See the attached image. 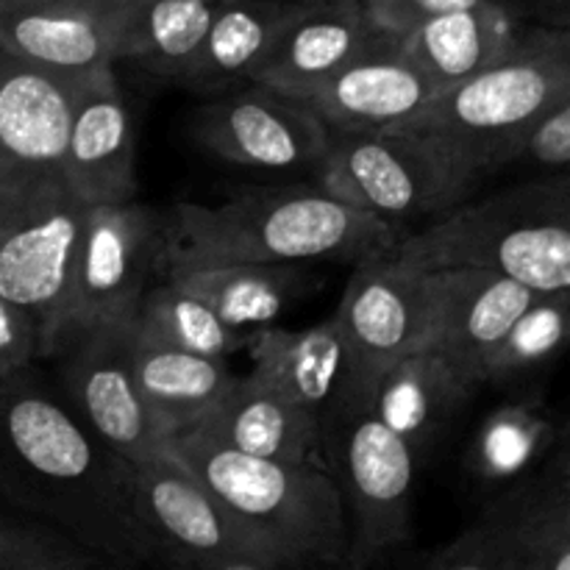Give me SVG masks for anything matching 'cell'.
I'll list each match as a JSON object with an SVG mask.
<instances>
[{
    "label": "cell",
    "mask_w": 570,
    "mask_h": 570,
    "mask_svg": "<svg viewBox=\"0 0 570 570\" xmlns=\"http://www.w3.org/2000/svg\"><path fill=\"white\" fill-rule=\"evenodd\" d=\"M0 493L117 570L154 560L131 465L48 393L33 365L0 390Z\"/></svg>",
    "instance_id": "cell-1"
},
{
    "label": "cell",
    "mask_w": 570,
    "mask_h": 570,
    "mask_svg": "<svg viewBox=\"0 0 570 570\" xmlns=\"http://www.w3.org/2000/svg\"><path fill=\"white\" fill-rule=\"evenodd\" d=\"M167 267L360 265L395 250L404 232L309 184L243 189L220 206L178 204L167 215Z\"/></svg>",
    "instance_id": "cell-2"
},
{
    "label": "cell",
    "mask_w": 570,
    "mask_h": 570,
    "mask_svg": "<svg viewBox=\"0 0 570 570\" xmlns=\"http://www.w3.org/2000/svg\"><path fill=\"white\" fill-rule=\"evenodd\" d=\"M562 100H570V31L527 28L499 61L434 92L395 131L421 137L476 184L512 165L529 128Z\"/></svg>",
    "instance_id": "cell-3"
},
{
    "label": "cell",
    "mask_w": 570,
    "mask_h": 570,
    "mask_svg": "<svg viewBox=\"0 0 570 570\" xmlns=\"http://www.w3.org/2000/svg\"><path fill=\"white\" fill-rule=\"evenodd\" d=\"M167 445L282 570L345 560L343 499L326 468L243 454L200 429H184Z\"/></svg>",
    "instance_id": "cell-4"
},
{
    "label": "cell",
    "mask_w": 570,
    "mask_h": 570,
    "mask_svg": "<svg viewBox=\"0 0 570 570\" xmlns=\"http://www.w3.org/2000/svg\"><path fill=\"white\" fill-rule=\"evenodd\" d=\"M390 259L421 273L476 267L534 293L570 289L568 173L465 198L421 232L404 234Z\"/></svg>",
    "instance_id": "cell-5"
},
{
    "label": "cell",
    "mask_w": 570,
    "mask_h": 570,
    "mask_svg": "<svg viewBox=\"0 0 570 570\" xmlns=\"http://www.w3.org/2000/svg\"><path fill=\"white\" fill-rule=\"evenodd\" d=\"M167 245V217L137 200L87 206L70 282L42 337V356H56L100 323L134 317L156 276H165Z\"/></svg>",
    "instance_id": "cell-6"
},
{
    "label": "cell",
    "mask_w": 570,
    "mask_h": 570,
    "mask_svg": "<svg viewBox=\"0 0 570 570\" xmlns=\"http://www.w3.org/2000/svg\"><path fill=\"white\" fill-rule=\"evenodd\" d=\"M317 187L406 234L468 198L473 181L410 131H328Z\"/></svg>",
    "instance_id": "cell-7"
},
{
    "label": "cell",
    "mask_w": 570,
    "mask_h": 570,
    "mask_svg": "<svg viewBox=\"0 0 570 570\" xmlns=\"http://www.w3.org/2000/svg\"><path fill=\"white\" fill-rule=\"evenodd\" d=\"M70 87L0 50V237L78 200L65 173Z\"/></svg>",
    "instance_id": "cell-8"
},
{
    "label": "cell",
    "mask_w": 570,
    "mask_h": 570,
    "mask_svg": "<svg viewBox=\"0 0 570 570\" xmlns=\"http://www.w3.org/2000/svg\"><path fill=\"white\" fill-rule=\"evenodd\" d=\"M334 317L345 340V373L337 412H367L382 373L401 356L426 348V293L423 273L390 256L354 265Z\"/></svg>",
    "instance_id": "cell-9"
},
{
    "label": "cell",
    "mask_w": 570,
    "mask_h": 570,
    "mask_svg": "<svg viewBox=\"0 0 570 570\" xmlns=\"http://www.w3.org/2000/svg\"><path fill=\"white\" fill-rule=\"evenodd\" d=\"M337 465L334 482L348 529L343 566L371 570L410 540L417 460L373 412H362L345 417Z\"/></svg>",
    "instance_id": "cell-10"
},
{
    "label": "cell",
    "mask_w": 570,
    "mask_h": 570,
    "mask_svg": "<svg viewBox=\"0 0 570 570\" xmlns=\"http://www.w3.org/2000/svg\"><path fill=\"white\" fill-rule=\"evenodd\" d=\"M193 137L217 159L267 173H317L328 148L326 122L306 100L259 81L209 95Z\"/></svg>",
    "instance_id": "cell-11"
},
{
    "label": "cell",
    "mask_w": 570,
    "mask_h": 570,
    "mask_svg": "<svg viewBox=\"0 0 570 570\" xmlns=\"http://www.w3.org/2000/svg\"><path fill=\"white\" fill-rule=\"evenodd\" d=\"M128 465L137 515L156 554H165L181 570L217 560H254L278 568L276 560L226 515L209 490L173 454L170 445Z\"/></svg>",
    "instance_id": "cell-12"
},
{
    "label": "cell",
    "mask_w": 570,
    "mask_h": 570,
    "mask_svg": "<svg viewBox=\"0 0 570 570\" xmlns=\"http://www.w3.org/2000/svg\"><path fill=\"white\" fill-rule=\"evenodd\" d=\"M61 376L87 432L134 462L170 443L131 373V317L100 323L59 351ZM56 354V356H59Z\"/></svg>",
    "instance_id": "cell-13"
},
{
    "label": "cell",
    "mask_w": 570,
    "mask_h": 570,
    "mask_svg": "<svg viewBox=\"0 0 570 570\" xmlns=\"http://www.w3.org/2000/svg\"><path fill=\"white\" fill-rule=\"evenodd\" d=\"M426 351L445 362L465 387L482 384L484 365L515 317L540 293L476 267L423 273Z\"/></svg>",
    "instance_id": "cell-14"
},
{
    "label": "cell",
    "mask_w": 570,
    "mask_h": 570,
    "mask_svg": "<svg viewBox=\"0 0 570 570\" xmlns=\"http://www.w3.org/2000/svg\"><path fill=\"white\" fill-rule=\"evenodd\" d=\"M134 122L115 65L76 78L65 134V173L83 206L137 200Z\"/></svg>",
    "instance_id": "cell-15"
},
{
    "label": "cell",
    "mask_w": 570,
    "mask_h": 570,
    "mask_svg": "<svg viewBox=\"0 0 570 570\" xmlns=\"http://www.w3.org/2000/svg\"><path fill=\"white\" fill-rule=\"evenodd\" d=\"M438 92L401 39L373 28L362 48L306 98L328 131H395Z\"/></svg>",
    "instance_id": "cell-16"
},
{
    "label": "cell",
    "mask_w": 570,
    "mask_h": 570,
    "mask_svg": "<svg viewBox=\"0 0 570 570\" xmlns=\"http://www.w3.org/2000/svg\"><path fill=\"white\" fill-rule=\"evenodd\" d=\"M126 0H0V50L59 78L117 65Z\"/></svg>",
    "instance_id": "cell-17"
},
{
    "label": "cell",
    "mask_w": 570,
    "mask_h": 570,
    "mask_svg": "<svg viewBox=\"0 0 570 570\" xmlns=\"http://www.w3.org/2000/svg\"><path fill=\"white\" fill-rule=\"evenodd\" d=\"M362 0H301L254 81L306 100L371 37Z\"/></svg>",
    "instance_id": "cell-18"
},
{
    "label": "cell",
    "mask_w": 570,
    "mask_h": 570,
    "mask_svg": "<svg viewBox=\"0 0 570 570\" xmlns=\"http://www.w3.org/2000/svg\"><path fill=\"white\" fill-rule=\"evenodd\" d=\"M193 429L212 434L243 454L289 465L326 468L321 417L254 376L234 379L215 410Z\"/></svg>",
    "instance_id": "cell-19"
},
{
    "label": "cell",
    "mask_w": 570,
    "mask_h": 570,
    "mask_svg": "<svg viewBox=\"0 0 570 570\" xmlns=\"http://www.w3.org/2000/svg\"><path fill=\"white\" fill-rule=\"evenodd\" d=\"M512 570H570V482L560 456L554 471L521 484L473 523Z\"/></svg>",
    "instance_id": "cell-20"
},
{
    "label": "cell",
    "mask_w": 570,
    "mask_h": 570,
    "mask_svg": "<svg viewBox=\"0 0 570 570\" xmlns=\"http://www.w3.org/2000/svg\"><path fill=\"white\" fill-rule=\"evenodd\" d=\"M87 206L67 204L0 237V295L39 321L42 337L70 282Z\"/></svg>",
    "instance_id": "cell-21"
},
{
    "label": "cell",
    "mask_w": 570,
    "mask_h": 570,
    "mask_svg": "<svg viewBox=\"0 0 570 570\" xmlns=\"http://www.w3.org/2000/svg\"><path fill=\"white\" fill-rule=\"evenodd\" d=\"M131 373L167 438L204 421L237 376L226 360L165 343L131 317Z\"/></svg>",
    "instance_id": "cell-22"
},
{
    "label": "cell",
    "mask_w": 570,
    "mask_h": 570,
    "mask_svg": "<svg viewBox=\"0 0 570 570\" xmlns=\"http://www.w3.org/2000/svg\"><path fill=\"white\" fill-rule=\"evenodd\" d=\"M254 371L278 395L321 417V410L337 399L345 373V340L337 317L306 328L262 326L250 332L248 348Z\"/></svg>",
    "instance_id": "cell-23"
},
{
    "label": "cell",
    "mask_w": 570,
    "mask_h": 570,
    "mask_svg": "<svg viewBox=\"0 0 570 570\" xmlns=\"http://www.w3.org/2000/svg\"><path fill=\"white\" fill-rule=\"evenodd\" d=\"M471 393L440 356L421 348L401 356L382 373L367 412L399 434L421 462L443 440Z\"/></svg>",
    "instance_id": "cell-24"
},
{
    "label": "cell",
    "mask_w": 570,
    "mask_h": 570,
    "mask_svg": "<svg viewBox=\"0 0 570 570\" xmlns=\"http://www.w3.org/2000/svg\"><path fill=\"white\" fill-rule=\"evenodd\" d=\"M518 33L515 9L501 0H484L434 17L399 39L404 53L440 92L499 61L515 45Z\"/></svg>",
    "instance_id": "cell-25"
},
{
    "label": "cell",
    "mask_w": 570,
    "mask_h": 570,
    "mask_svg": "<svg viewBox=\"0 0 570 570\" xmlns=\"http://www.w3.org/2000/svg\"><path fill=\"white\" fill-rule=\"evenodd\" d=\"M301 0H220L204 45L184 72V87L215 95L254 81Z\"/></svg>",
    "instance_id": "cell-26"
},
{
    "label": "cell",
    "mask_w": 570,
    "mask_h": 570,
    "mask_svg": "<svg viewBox=\"0 0 570 570\" xmlns=\"http://www.w3.org/2000/svg\"><path fill=\"white\" fill-rule=\"evenodd\" d=\"M176 282L204 298L228 326L254 332L273 326L306 293L312 278L298 265H200L165 271Z\"/></svg>",
    "instance_id": "cell-27"
},
{
    "label": "cell",
    "mask_w": 570,
    "mask_h": 570,
    "mask_svg": "<svg viewBox=\"0 0 570 570\" xmlns=\"http://www.w3.org/2000/svg\"><path fill=\"white\" fill-rule=\"evenodd\" d=\"M220 0H126L117 26V61L181 83L204 45Z\"/></svg>",
    "instance_id": "cell-28"
},
{
    "label": "cell",
    "mask_w": 570,
    "mask_h": 570,
    "mask_svg": "<svg viewBox=\"0 0 570 570\" xmlns=\"http://www.w3.org/2000/svg\"><path fill=\"white\" fill-rule=\"evenodd\" d=\"M557 426L540 399L499 406L482 421L468 449V468L482 482H512L554 445Z\"/></svg>",
    "instance_id": "cell-29"
},
{
    "label": "cell",
    "mask_w": 570,
    "mask_h": 570,
    "mask_svg": "<svg viewBox=\"0 0 570 570\" xmlns=\"http://www.w3.org/2000/svg\"><path fill=\"white\" fill-rule=\"evenodd\" d=\"M134 321L165 343L193 354L228 360L248 348L250 332L234 328L195 293L176 282H154L137 304Z\"/></svg>",
    "instance_id": "cell-30"
},
{
    "label": "cell",
    "mask_w": 570,
    "mask_h": 570,
    "mask_svg": "<svg viewBox=\"0 0 570 570\" xmlns=\"http://www.w3.org/2000/svg\"><path fill=\"white\" fill-rule=\"evenodd\" d=\"M568 309L570 289L540 293L507 328L504 340L495 345L484 365L482 384L518 379L554 360L568 337Z\"/></svg>",
    "instance_id": "cell-31"
},
{
    "label": "cell",
    "mask_w": 570,
    "mask_h": 570,
    "mask_svg": "<svg viewBox=\"0 0 570 570\" xmlns=\"http://www.w3.org/2000/svg\"><path fill=\"white\" fill-rule=\"evenodd\" d=\"M98 557L48 523L0 518V570H89Z\"/></svg>",
    "instance_id": "cell-32"
},
{
    "label": "cell",
    "mask_w": 570,
    "mask_h": 570,
    "mask_svg": "<svg viewBox=\"0 0 570 570\" xmlns=\"http://www.w3.org/2000/svg\"><path fill=\"white\" fill-rule=\"evenodd\" d=\"M515 161H529L546 173H568L570 165V100L538 117L518 148Z\"/></svg>",
    "instance_id": "cell-33"
},
{
    "label": "cell",
    "mask_w": 570,
    "mask_h": 570,
    "mask_svg": "<svg viewBox=\"0 0 570 570\" xmlns=\"http://www.w3.org/2000/svg\"><path fill=\"white\" fill-rule=\"evenodd\" d=\"M39 356H42L39 321L0 295V379L26 371Z\"/></svg>",
    "instance_id": "cell-34"
},
{
    "label": "cell",
    "mask_w": 570,
    "mask_h": 570,
    "mask_svg": "<svg viewBox=\"0 0 570 570\" xmlns=\"http://www.w3.org/2000/svg\"><path fill=\"white\" fill-rule=\"evenodd\" d=\"M479 3H484V0H362V9H365L367 22L376 31L404 37L434 17L471 9Z\"/></svg>",
    "instance_id": "cell-35"
},
{
    "label": "cell",
    "mask_w": 570,
    "mask_h": 570,
    "mask_svg": "<svg viewBox=\"0 0 570 570\" xmlns=\"http://www.w3.org/2000/svg\"><path fill=\"white\" fill-rule=\"evenodd\" d=\"M426 570H512L484 543L482 534L476 529H468L465 534L454 540L451 546H445L440 554H434L429 560Z\"/></svg>",
    "instance_id": "cell-36"
},
{
    "label": "cell",
    "mask_w": 570,
    "mask_h": 570,
    "mask_svg": "<svg viewBox=\"0 0 570 570\" xmlns=\"http://www.w3.org/2000/svg\"><path fill=\"white\" fill-rule=\"evenodd\" d=\"M543 20H549V28H568V0H527Z\"/></svg>",
    "instance_id": "cell-37"
},
{
    "label": "cell",
    "mask_w": 570,
    "mask_h": 570,
    "mask_svg": "<svg viewBox=\"0 0 570 570\" xmlns=\"http://www.w3.org/2000/svg\"><path fill=\"white\" fill-rule=\"evenodd\" d=\"M189 570H278V568L259 566V562L254 560H217V562H206V566L189 568Z\"/></svg>",
    "instance_id": "cell-38"
},
{
    "label": "cell",
    "mask_w": 570,
    "mask_h": 570,
    "mask_svg": "<svg viewBox=\"0 0 570 570\" xmlns=\"http://www.w3.org/2000/svg\"><path fill=\"white\" fill-rule=\"evenodd\" d=\"M304 570H354V568H348V566H343V562H337V566H309V568H304Z\"/></svg>",
    "instance_id": "cell-39"
},
{
    "label": "cell",
    "mask_w": 570,
    "mask_h": 570,
    "mask_svg": "<svg viewBox=\"0 0 570 570\" xmlns=\"http://www.w3.org/2000/svg\"><path fill=\"white\" fill-rule=\"evenodd\" d=\"M89 570H117V568H115V566H109V562H98V566L89 568Z\"/></svg>",
    "instance_id": "cell-40"
},
{
    "label": "cell",
    "mask_w": 570,
    "mask_h": 570,
    "mask_svg": "<svg viewBox=\"0 0 570 570\" xmlns=\"http://www.w3.org/2000/svg\"><path fill=\"white\" fill-rule=\"evenodd\" d=\"M0 390H3V379H0Z\"/></svg>",
    "instance_id": "cell-41"
}]
</instances>
